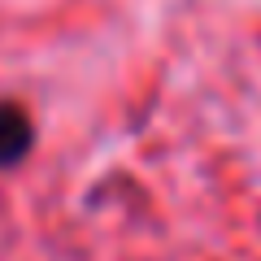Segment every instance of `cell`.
<instances>
[{
  "label": "cell",
  "mask_w": 261,
  "mask_h": 261,
  "mask_svg": "<svg viewBox=\"0 0 261 261\" xmlns=\"http://www.w3.org/2000/svg\"><path fill=\"white\" fill-rule=\"evenodd\" d=\"M31 148V118L22 105L13 100H0V170L5 166H18Z\"/></svg>",
  "instance_id": "6da1fadb"
}]
</instances>
